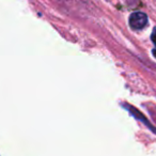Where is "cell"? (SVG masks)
I'll use <instances>...</instances> for the list:
<instances>
[{"label":"cell","mask_w":156,"mask_h":156,"mask_svg":"<svg viewBox=\"0 0 156 156\" xmlns=\"http://www.w3.org/2000/svg\"><path fill=\"white\" fill-rule=\"evenodd\" d=\"M128 24L133 30H142L147 25V15L143 12H134L130 14Z\"/></svg>","instance_id":"cell-1"},{"label":"cell","mask_w":156,"mask_h":156,"mask_svg":"<svg viewBox=\"0 0 156 156\" xmlns=\"http://www.w3.org/2000/svg\"><path fill=\"white\" fill-rule=\"evenodd\" d=\"M151 39H152V42L154 43V45H155V49H154V56L156 57V28L153 29V32H152Z\"/></svg>","instance_id":"cell-2"}]
</instances>
